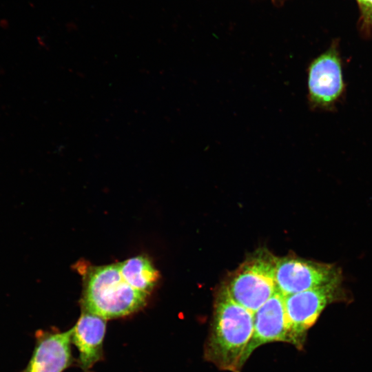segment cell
Listing matches in <instances>:
<instances>
[{"instance_id": "6da1fadb", "label": "cell", "mask_w": 372, "mask_h": 372, "mask_svg": "<svg viewBox=\"0 0 372 372\" xmlns=\"http://www.w3.org/2000/svg\"><path fill=\"white\" fill-rule=\"evenodd\" d=\"M214 306L205 359L220 370L240 372L254 331V313L237 303L225 285L218 292Z\"/></svg>"}, {"instance_id": "7a4b0ae2", "label": "cell", "mask_w": 372, "mask_h": 372, "mask_svg": "<svg viewBox=\"0 0 372 372\" xmlns=\"http://www.w3.org/2000/svg\"><path fill=\"white\" fill-rule=\"evenodd\" d=\"M147 296L124 279L118 262L90 267L84 274L82 310L106 320L123 317L142 308Z\"/></svg>"}, {"instance_id": "3957f363", "label": "cell", "mask_w": 372, "mask_h": 372, "mask_svg": "<svg viewBox=\"0 0 372 372\" xmlns=\"http://www.w3.org/2000/svg\"><path fill=\"white\" fill-rule=\"evenodd\" d=\"M347 299L342 281L284 296L290 344L300 348L307 330L329 304Z\"/></svg>"}, {"instance_id": "277c9868", "label": "cell", "mask_w": 372, "mask_h": 372, "mask_svg": "<svg viewBox=\"0 0 372 372\" xmlns=\"http://www.w3.org/2000/svg\"><path fill=\"white\" fill-rule=\"evenodd\" d=\"M276 257L261 251L249 258L225 285L230 296L255 313L278 290L275 280Z\"/></svg>"}, {"instance_id": "5b68a950", "label": "cell", "mask_w": 372, "mask_h": 372, "mask_svg": "<svg viewBox=\"0 0 372 372\" xmlns=\"http://www.w3.org/2000/svg\"><path fill=\"white\" fill-rule=\"evenodd\" d=\"M307 84L308 99L313 109L333 111L343 99L346 85L336 42L310 63Z\"/></svg>"}, {"instance_id": "8992f818", "label": "cell", "mask_w": 372, "mask_h": 372, "mask_svg": "<svg viewBox=\"0 0 372 372\" xmlns=\"http://www.w3.org/2000/svg\"><path fill=\"white\" fill-rule=\"evenodd\" d=\"M275 280L277 289L286 296L342 281L343 278L334 264L286 256L276 258Z\"/></svg>"}, {"instance_id": "52a82bcc", "label": "cell", "mask_w": 372, "mask_h": 372, "mask_svg": "<svg viewBox=\"0 0 372 372\" xmlns=\"http://www.w3.org/2000/svg\"><path fill=\"white\" fill-rule=\"evenodd\" d=\"M71 329H39L35 333L32 356L21 372H63L72 365Z\"/></svg>"}, {"instance_id": "ba28073f", "label": "cell", "mask_w": 372, "mask_h": 372, "mask_svg": "<svg viewBox=\"0 0 372 372\" xmlns=\"http://www.w3.org/2000/svg\"><path fill=\"white\" fill-rule=\"evenodd\" d=\"M272 342L290 343L284 296L278 290L254 313V331L243 355V365L258 347Z\"/></svg>"}, {"instance_id": "9c48e42d", "label": "cell", "mask_w": 372, "mask_h": 372, "mask_svg": "<svg viewBox=\"0 0 372 372\" xmlns=\"http://www.w3.org/2000/svg\"><path fill=\"white\" fill-rule=\"evenodd\" d=\"M106 320L98 315L82 310L75 325L71 329V341L79 352L77 362L84 372H89L103 358Z\"/></svg>"}, {"instance_id": "30bf717a", "label": "cell", "mask_w": 372, "mask_h": 372, "mask_svg": "<svg viewBox=\"0 0 372 372\" xmlns=\"http://www.w3.org/2000/svg\"><path fill=\"white\" fill-rule=\"evenodd\" d=\"M124 279L135 289L149 294L156 285L159 274L145 256H137L118 262Z\"/></svg>"}, {"instance_id": "8fae6325", "label": "cell", "mask_w": 372, "mask_h": 372, "mask_svg": "<svg viewBox=\"0 0 372 372\" xmlns=\"http://www.w3.org/2000/svg\"><path fill=\"white\" fill-rule=\"evenodd\" d=\"M361 10L362 28L364 34L372 36V0H357Z\"/></svg>"}]
</instances>
